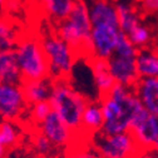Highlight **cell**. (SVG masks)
Returning a JSON list of instances; mask_svg holds the SVG:
<instances>
[{"instance_id":"cell-30","label":"cell","mask_w":158,"mask_h":158,"mask_svg":"<svg viewBox=\"0 0 158 158\" xmlns=\"http://www.w3.org/2000/svg\"><path fill=\"white\" fill-rule=\"evenodd\" d=\"M156 149H157V151H158V146H157V147H156Z\"/></svg>"},{"instance_id":"cell-25","label":"cell","mask_w":158,"mask_h":158,"mask_svg":"<svg viewBox=\"0 0 158 158\" xmlns=\"http://www.w3.org/2000/svg\"><path fill=\"white\" fill-rule=\"evenodd\" d=\"M33 144H34V148H35V151L40 154L42 157H47V156H49L50 153H52V151H53V148L55 147L48 138L43 134V133H36L35 135H34V139H33Z\"/></svg>"},{"instance_id":"cell-14","label":"cell","mask_w":158,"mask_h":158,"mask_svg":"<svg viewBox=\"0 0 158 158\" xmlns=\"http://www.w3.org/2000/svg\"><path fill=\"white\" fill-rule=\"evenodd\" d=\"M0 84H22L15 48L0 50Z\"/></svg>"},{"instance_id":"cell-5","label":"cell","mask_w":158,"mask_h":158,"mask_svg":"<svg viewBox=\"0 0 158 158\" xmlns=\"http://www.w3.org/2000/svg\"><path fill=\"white\" fill-rule=\"evenodd\" d=\"M42 45L48 59L50 78L53 81L69 79L77 58V54L70 48V45L56 34L47 35L42 40Z\"/></svg>"},{"instance_id":"cell-2","label":"cell","mask_w":158,"mask_h":158,"mask_svg":"<svg viewBox=\"0 0 158 158\" xmlns=\"http://www.w3.org/2000/svg\"><path fill=\"white\" fill-rule=\"evenodd\" d=\"M90 99L82 92H79L69 82V79H56L53 84L49 103L52 109L62 118V121L78 135L81 137L82 115Z\"/></svg>"},{"instance_id":"cell-3","label":"cell","mask_w":158,"mask_h":158,"mask_svg":"<svg viewBox=\"0 0 158 158\" xmlns=\"http://www.w3.org/2000/svg\"><path fill=\"white\" fill-rule=\"evenodd\" d=\"M56 35L68 43L77 55L90 56L92 22L89 5L84 0L75 2L70 14L59 24Z\"/></svg>"},{"instance_id":"cell-13","label":"cell","mask_w":158,"mask_h":158,"mask_svg":"<svg viewBox=\"0 0 158 158\" xmlns=\"http://www.w3.org/2000/svg\"><path fill=\"white\" fill-rule=\"evenodd\" d=\"M133 90L142 106L153 115H158V78H139Z\"/></svg>"},{"instance_id":"cell-28","label":"cell","mask_w":158,"mask_h":158,"mask_svg":"<svg viewBox=\"0 0 158 158\" xmlns=\"http://www.w3.org/2000/svg\"><path fill=\"white\" fill-rule=\"evenodd\" d=\"M15 2H18V3H27V2H29V0H15Z\"/></svg>"},{"instance_id":"cell-8","label":"cell","mask_w":158,"mask_h":158,"mask_svg":"<svg viewBox=\"0 0 158 158\" xmlns=\"http://www.w3.org/2000/svg\"><path fill=\"white\" fill-rule=\"evenodd\" d=\"M28 106L20 84H0V117L4 121H18Z\"/></svg>"},{"instance_id":"cell-9","label":"cell","mask_w":158,"mask_h":158,"mask_svg":"<svg viewBox=\"0 0 158 158\" xmlns=\"http://www.w3.org/2000/svg\"><path fill=\"white\" fill-rule=\"evenodd\" d=\"M38 127L39 132L43 133L55 147H69L78 141V135L54 110H52L45 119L40 124H38Z\"/></svg>"},{"instance_id":"cell-23","label":"cell","mask_w":158,"mask_h":158,"mask_svg":"<svg viewBox=\"0 0 158 158\" xmlns=\"http://www.w3.org/2000/svg\"><path fill=\"white\" fill-rule=\"evenodd\" d=\"M114 54L124 55V56H137L138 49L131 43L128 36L124 33L121 31L119 36H118V42H117V47H115Z\"/></svg>"},{"instance_id":"cell-6","label":"cell","mask_w":158,"mask_h":158,"mask_svg":"<svg viewBox=\"0 0 158 158\" xmlns=\"http://www.w3.org/2000/svg\"><path fill=\"white\" fill-rule=\"evenodd\" d=\"M92 146L99 158H134L142 149L129 131L117 134L101 132L93 137Z\"/></svg>"},{"instance_id":"cell-12","label":"cell","mask_w":158,"mask_h":158,"mask_svg":"<svg viewBox=\"0 0 158 158\" xmlns=\"http://www.w3.org/2000/svg\"><path fill=\"white\" fill-rule=\"evenodd\" d=\"M89 68L93 78V84L98 94V99L106 95L115 84L108 67V60L98 58H89Z\"/></svg>"},{"instance_id":"cell-1","label":"cell","mask_w":158,"mask_h":158,"mask_svg":"<svg viewBox=\"0 0 158 158\" xmlns=\"http://www.w3.org/2000/svg\"><path fill=\"white\" fill-rule=\"evenodd\" d=\"M99 101L104 117L102 129L104 134L128 132L134 115L143 108L133 88L117 83Z\"/></svg>"},{"instance_id":"cell-19","label":"cell","mask_w":158,"mask_h":158,"mask_svg":"<svg viewBox=\"0 0 158 158\" xmlns=\"http://www.w3.org/2000/svg\"><path fill=\"white\" fill-rule=\"evenodd\" d=\"M18 42L19 38L15 27L5 18H0V50L14 49Z\"/></svg>"},{"instance_id":"cell-17","label":"cell","mask_w":158,"mask_h":158,"mask_svg":"<svg viewBox=\"0 0 158 158\" xmlns=\"http://www.w3.org/2000/svg\"><path fill=\"white\" fill-rule=\"evenodd\" d=\"M139 78H158V52L152 49H139L135 58Z\"/></svg>"},{"instance_id":"cell-18","label":"cell","mask_w":158,"mask_h":158,"mask_svg":"<svg viewBox=\"0 0 158 158\" xmlns=\"http://www.w3.org/2000/svg\"><path fill=\"white\" fill-rule=\"evenodd\" d=\"M47 13L58 22H63L70 14L77 0H39Z\"/></svg>"},{"instance_id":"cell-26","label":"cell","mask_w":158,"mask_h":158,"mask_svg":"<svg viewBox=\"0 0 158 158\" xmlns=\"http://www.w3.org/2000/svg\"><path fill=\"white\" fill-rule=\"evenodd\" d=\"M134 158H158V151L156 148H142Z\"/></svg>"},{"instance_id":"cell-16","label":"cell","mask_w":158,"mask_h":158,"mask_svg":"<svg viewBox=\"0 0 158 158\" xmlns=\"http://www.w3.org/2000/svg\"><path fill=\"white\" fill-rule=\"evenodd\" d=\"M118 22H119V29L126 35L129 34L135 27L141 24V19L138 11L131 0H119L115 4Z\"/></svg>"},{"instance_id":"cell-27","label":"cell","mask_w":158,"mask_h":158,"mask_svg":"<svg viewBox=\"0 0 158 158\" xmlns=\"http://www.w3.org/2000/svg\"><path fill=\"white\" fill-rule=\"evenodd\" d=\"M144 10L149 13H158V0H141Z\"/></svg>"},{"instance_id":"cell-22","label":"cell","mask_w":158,"mask_h":158,"mask_svg":"<svg viewBox=\"0 0 158 158\" xmlns=\"http://www.w3.org/2000/svg\"><path fill=\"white\" fill-rule=\"evenodd\" d=\"M128 39L131 40V43L139 50V49H143L146 48L149 43H151V39H152V34H151V30L143 25L142 23L135 27L129 34H127Z\"/></svg>"},{"instance_id":"cell-21","label":"cell","mask_w":158,"mask_h":158,"mask_svg":"<svg viewBox=\"0 0 158 158\" xmlns=\"http://www.w3.org/2000/svg\"><path fill=\"white\" fill-rule=\"evenodd\" d=\"M65 158H99L97 151L88 142H74L69 146V149L65 154Z\"/></svg>"},{"instance_id":"cell-10","label":"cell","mask_w":158,"mask_h":158,"mask_svg":"<svg viewBox=\"0 0 158 158\" xmlns=\"http://www.w3.org/2000/svg\"><path fill=\"white\" fill-rule=\"evenodd\" d=\"M137 56H124L113 54L108 59V67L112 73V77L117 84H122L129 88H133L139 79L137 70Z\"/></svg>"},{"instance_id":"cell-31","label":"cell","mask_w":158,"mask_h":158,"mask_svg":"<svg viewBox=\"0 0 158 158\" xmlns=\"http://www.w3.org/2000/svg\"><path fill=\"white\" fill-rule=\"evenodd\" d=\"M42 158H48V157H42Z\"/></svg>"},{"instance_id":"cell-24","label":"cell","mask_w":158,"mask_h":158,"mask_svg":"<svg viewBox=\"0 0 158 158\" xmlns=\"http://www.w3.org/2000/svg\"><path fill=\"white\" fill-rule=\"evenodd\" d=\"M30 108H31V109H30V117H31L33 122H34L36 126L40 124V123L45 119V118L48 117V114L53 110L52 107H50L49 101L33 104V106H30Z\"/></svg>"},{"instance_id":"cell-7","label":"cell","mask_w":158,"mask_h":158,"mask_svg":"<svg viewBox=\"0 0 158 158\" xmlns=\"http://www.w3.org/2000/svg\"><path fill=\"white\" fill-rule=\"evenodd\" d=\"M119 34L121 29L117 24H93L89 58L108 60L114 54Z\"/></svg>"},{"instance_id":"cell-15","label":"cell","mask_w":158,"mask_h":158,"mask_svg":"<svg viewBox=\"0 0 158 158\" xmlns=\"http://www.w3.org/2000/svg\"><path fill=\"white\" fill-rule=\"evenodd\" d=\"M54 81L50 77L38 79V81H29V82H22V89L24 92L25 99L29 106L47 102L52 95Z\"/></svg>"},{"instance_id":"cell-11","label":"cell","mask_w":158,"mask_h":158,"mask_svg":"<svg viewBox=\"0 0 158 158\" xmlns=\"http://www.w3.org/2000/svg\"><path fill=\"white\" fill-rule=\"evenodd\" d=\"M103 124H104V117H103L101 101L99 99L89 101L82 115L81 137L93 138L95 134L102 132Z\"/></svg>"},{"instance_id":"cell-20","label":"cell","mask_w":158,"mask_h":158,"mask_svg":"<svg viewBox=\"0 0 158 158\" xmlns=\"http://www.w3.org/2000/svg\"><path fill=\"white\" fill-rule=\"evenodd\" d=\"M18 142V132L13 122L4 121L0 123V158H3L6 147H11Z\"/></svg>"},{"instance_id":"cell-29","label":"cell","mask_w":158,"mask_h":158,"mask_svg":"<svg viewBox=\"0 0 158 158\" xmlns=\"http://www.w3.org/2000/svg\"><path fill=\"white\" fill-rule=\"evenodd\" d=\"M4 3H5V0H0V8H2V6L4 5Z\"/></svg>"},{"instance_id":"cell-4","label":"cell","mask_w":158,"mask_h":158,"mask_svg":"<svg viewBox=\"0 0 158 158\" xmlns=\"http://www.w3.org/2000/svg\"><path fill=\"white\" fill-rule=\"evenodd\" d=\"M15 52L22 73V82L38 81L50 77L48 59L42 40L31 36L22 38L15 47Z\"/></svg>"}]
</instances>
